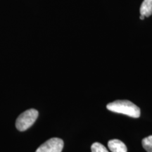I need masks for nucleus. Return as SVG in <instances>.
Segmentation results:
<instances>
[{"mask_svg":"<svg viewBox=\"0 0 152 152\" xmlns=\"http://www.w3.org/2000/svg\"><path fill=\"white\" fill-rule=\"evenodd\" d=\"M144 16H142V15H141V16H140V19H141V20H144Z\"/></svg>","mask_w":152,"mask_h":152,"instance_id":"obj_8","label":"nucleus"},{"mask_svg":"<svg viewBox=\"0 0 152 152\" xmlns=\"http://www.w3.org/2000/svg\"><path fill=\"white\" fill-rule=\"evenodd\" d=\"M140 14L145 17L152 15V0H144L140 7Z\"/></svg>","mask_w":152,"mask_h":152,"instance_id":"obj_5","label":"nucleus"},{"mask_svg":"<svg viewBox=\"0 0 152 152\" xmlns=\"http://www.w3.org/2000/svg\"><path fill=\"white\" fill-rule=\"evenodd\" d=\"M142 146L147 152H152V135L147 137L142 140Z\"/></svg>","mask_w":152,"mask_h":152,"instance_id":"obj_6","label":"nucleus"},{"mask_svg":"<svg viewBox=\"0 0 152 152\" xmlns=\"http://www.w3.org/2000/svg\"><path fill=\"white\" fill-rule=\"evenodd\" d=\"M38 115H39L38 111L34 109L27 110V111L22 113L16 119V128L19 131H25L28 130L35 122Z\"/></svg>","mask_w":152,"mask_h":152,"instance_id":"obj_2","label":"nucleus"},{"mask_svg":"<svg viewBox=\"0 0 152 152\" xmlns=\"http://www.w3.org/2000/svg\"><path fill=\"white\" fill-rule=\"evenodd\" d=\"M108 147L112 152H127L125 144L118 140H111L108 142Z\"/></svg>","mask_w":152,"mask_h":152,"instance_id":"obj_4","label":"nucleus"},{"mask_svg":"<svg viewBox=\"0 0 152 152\" xmlns=\"http://www.w3.org/2000/svg\"><path fill=\"white\" fill-rule=\"evenodd\" d=\"M106 108L111 111L124 114L134 118H137L141 115L140 108L132 102L128 100L115 101L107 104Z\"/></svg>","mask_w":152,"mask_h":152,"instance_id":"obj_1","label":"nucleus"},{"mask_svg":"<svg viewBox=\"0 0 152 152\" xmlns=\"http://www.w3.org/2000/svg\"><path fill=\"white\" fill-rule=\"evenodd\" d=\"M91 150H92V152H109L103 144L99 142H94L91 147Z\"/></svg>","mask_w":152,"mask_h":152,"instance_id":"obj_7","label":"nucleus"},{"mask_svg":"<svg viewBox=\"0 0 152 152\" xmlns=\"http://www.w3.org/2000/svg\"><path fill=\"white\" fill-rule=\"evenodd\" d=\"M64 145L61 139L54 137L42 144L35 152H61Z\"/></svg>","mask_w":152,"mask_h":152,"instance_id":"obj_3","label":"nucleus"}]
</instances>
